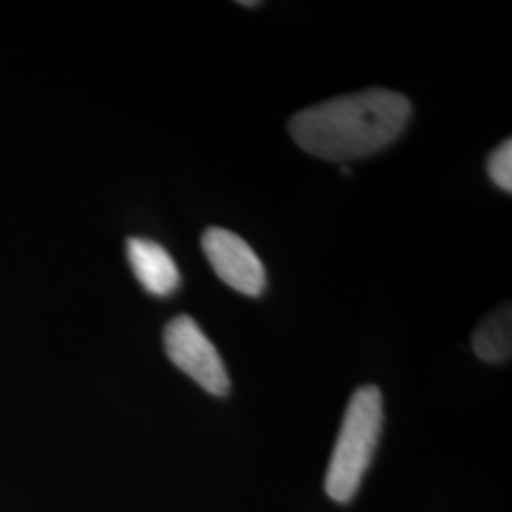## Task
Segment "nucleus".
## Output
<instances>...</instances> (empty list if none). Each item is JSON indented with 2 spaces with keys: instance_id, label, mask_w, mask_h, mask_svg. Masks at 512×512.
<instances>
[{
  "instance_id": "1",
  "label": "nucleus",
  "mask_w": 512,
  "mask_h": 512,
  "mask_svg": "<svg viewBox=\"0 0 512 512\" xmlns=\"http://www.w3.org/2000/svg\"><path fill=\"white\" fill-rule=\"evenodd\" d=\"M410 116L412 103L406 95L370 88L296 112L289 133L298 147L315 158L349 162L397 141Z\"/></svg>"
},
{
  "instance_id": "8",
  "label": "nucleus",
  "mask_w": 512,
  "mask_h": 512,
  "mask_svg": "<svg viewBox=\"0 0 512 512\" xmlns=\"http://www.w3.org/2000/svg\"><path fill=\"white\" fill-rule=\"evenodd\" d=\"M241 6H260V2H239Z\"/></svg>"
},
{
  "instance_id": "4",
  "label": "nucleus",
  "mask_w": 512,
  "mask_h": 512,
  "mask_svg": "<svg viewBox=\"0 0 512 512\" xmlns=\"http://www.w3.org/2000/svg\"><path fill=\"white\" fill-rule=\"evenodd\" d=\"M202 249L213 272L245 296H260L266 291V270L253 247L226 228H209L202 236Z\"/></svg>"
},
{
  "instance_id": "7",
  "label": "nucleus",
  "mask_w": 512,
  "mask_h": 512,
  "mask_svg": "<svg viewBox=\"0 0 512 512\" xmlns=\"http://www.w3.org/2000/svg\"><path fill=\"white\" fill-rule=\"evenodd\" d=\"M488 177L492 183L501 188L503 192L511 194L512 192V141L507 139L503 141L494 152L488 156Z\"/></svg>"
},
{
  "instance_id": "3",
  "label": "nucleus",
  "mask_w": 512,
  "mask_h": 512,
  "mask_svg": "<svg viewBox=\"0 0 512 512\" xmlns=\"http://www.w3.org/2000/svg\"><path fill=\"white\" fill-rule=\"evenodd\" d=\"M165 353L196 384L215 397L230 393V376L213 342L188 315H179L164 330Z\"/></svg>"
},
{
  "instance_id": "2",
  "label": "nucleus",
  "mask_w": 512,
  "mask_h": 512,
  "mask_svg": "<svg viewBox=\"0 0 512 512\" xmlns=\"http://www.w3.org/2000/svg\"><path fill=\"white\" fill-rule=\"evenodd\" d=\"M384 427V399L376 385H361L349 399L325 475L332 501L346 505L361 488Z\"/></svg>"
},
{
  "instance_id": "6",
  "label": "nucleus",
  "mask_w": 512,
  "mask_h": 512,
  "mask_svg": "<svg viewBox=\"0 0 512 512\" xmlns=\"http://www.w3.org/2000/svg\"><path fill=\"white\" fill-rule=\"evenodd\" d=\"M473 351L480 361L490 365H501L511 359V304L501 306L478 325L473 334Z\"/></svg>"
},
{
  "instance_id": "5",
  "label": "nucleus",
  "mask_w": 512,
  "mask_h": 512,
  "mask_svg": "<svg viewBox=\"0 0 512 512\" xmlns=\"http://www.w3.org/2000/svg\"><path fill=\"white\" fill-rule=\"evenodd\" d=\"M131 270L147 293L169 296L181 285V272L164 247L152 239L129 238Z\"/></svg>"
}]
</instances>
